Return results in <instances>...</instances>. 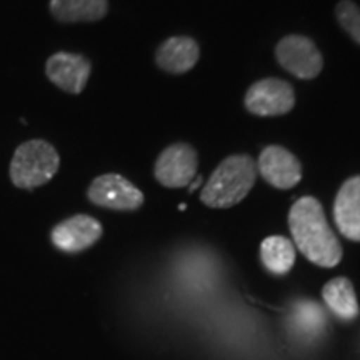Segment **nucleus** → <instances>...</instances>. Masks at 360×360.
<instances>
[{
    "instance_id": "obj_7",
    "label": "nucleus",
    "mask_w": 360,
    "mask_h": 360,
    "mask_svg": "<svg viewBox=\"0 0 360 360\" xmlns=\"http://www.w3.org/2000/svg\"><path fill=\"white\" fill-rule=\"evenodd\" d=\"M89 200L110 210H137L143 204V193L119 174L101 175L90 184Z\"/></svg>"
},
{
    "instance_id": "obj_6",
    "label": "nucleus",
    "mask_w": 360,
    "mask_h": 360,
    "mask_svg": "<svg viewBox=\"0 0 360 360\" xmlns=\"http://www.w3.org/2000/svg\"><path fill=\"white\" fill-rule=\"evenodd\" d=\"M197 167H199V157L195 148L188 143L177 142L160 152L154 174L164 187L177 188L186 187L192 182L197 175Z\"/></svg>"
},
{
    "instance_id": "obj_5",
    "label": "nucleus",
    "mask_w": 360,
    "mask_h": 360,
    "mask_svg": "<svg viewBox=\"0 0 360 360\" xmlns=\"http://www.w3.org/2000/svg\"><path fill=\"white\" fill-rule=\"evenodd\" d=\"M294 87L281 79L259 80L245 94L247 110L259 117L283 115L294 109Z\"/></svg>"
},
{
    "instance_id": "obj_1",
    "label": "nucleus",
    "mask_w": 360,
    "mask_h": 360,
    "mask_svg": "<svg viewBox=\"0 0 360 360\" xmlns=\"http://www.w3.org/2000/svg\"><path fill=\"white\" fill-rule=\"evenodd\" d=\"M289 227L294 242L305 259L319 267L332 269L342 260V245L327 222L315 197H302L292 205Z\"/></svg>"
},
{
    "instance_id": "obj_8",
    "label": "nucleus",
    "mask_w": 360,
    "mask_h": 360,
    "mask_svg": "<svg viewBox=\"0 0 360 360\" xmlns=\"http://www.w3.org/2000/svg\"><path fill=\"white\" fill-rule=\"evenodd\" d=\"M92 64L80 53L57 52L45 64L49 80L67 94H80L87 85Z\"/></svg>"
},
{
    "instance_id": "obj_11",
    "label": "nucleus",
    "mask_w": 360,
    "mask_h": 360,
    "mask_svg": "<svg viewBox=\"0 0 360 360\" xmlns=\"http://www.w3.org/2000/svg\"><path fill=\"white\" fill-rule=\"evenodd\" d=\"M334 219L340 233L360 242V175L345 180L334 202Z\"/></svg>"
},
{
    "instance_id": "obj_15",
    "label": "nucleus",
    "mask_w": 360,
    "mask_h": 360,
    "mask_svg": "<svg viewBox=\"0 0 360 360\" xmlns=\"http://www.w3.org/2000/svg\"><path fill=\"white\" fill-rule=\"evenodd\" d=\"M260 259L269 272L283 276L294 267L295 249L289 238L282 236L267 237L260 245Z\"/></svg>"
},
{
    "instance_id": "obj_2",
    "label": "nucleus",
    "mask_w": 360,
    "mask_h": 360,
    "mask_svg": "<svg viewBox=\"0 0 360 360\" xmlns=\"http://www.w3.org/2000/svg\"><path fill=\"white\" fill-rule=\"evenodd\" d=\"M257 179V164L247 154L231 155L220 162L202 188L200 200L212 209H229L247 197Z\"/></svg>"
},
{
    "instance_id": "obj_3",
    "label": "nucleus",
    "mask_w": 360,
    "mask_h": 360,
    "mask_svg": "<svg viewBox=\"0 0 360 360\" xmlns=\"http://www.w3.org/2000/svg\"><path fill=\"white\" fill-rule=\"evenodd\" d=\"M60 165V157L52 143L29 141L17 147L11 162V180L19 188H35L51 182Z\"/></svg>"
},
{
    "instance_id": "obj_13",
    "label": "nucleus",
    "mask_w": 360,
    "mask_h": 360,
    "mask_svg": "<svg viewBox=\"0 0 360 360\" xmlns=\"http://www.w3.org/2000/svg\"><path fill=\"white\" fill-rule=\"evenodd\" d=\"M109 12V0H51V13L64 24L97 22Z\"/></svg>"
},
{
    "instance_id": "obj_9",
    "label": "nucleus",
    "mask_w": 360,
    "mask_h": 360,
    "mask_svg": "<svg viewBox=\"0 0 360 360\" xmlns=\"http://www.w3.org/2000/svg\"><path fill=\"white\" fill-rule=\"evenodd\" d=\"M259 172L270 186L292 188L302 179V165L292 152L281 146H269L259 155Z\"/></svg>"
},
{
    "instance_id": "obj_10",
    "label": "nucleus",
    "mask_w": 360,
    "mask_h": 360,
    "mask_svg": "<svg viewBox=\"0 0 360 360\" xmlns=\"http://www.w3.org/2000/svg\"><path fill=\"white\" fill-rule=\"evenodd\" d=\"M102 237V225L90 215H74L53 227L52 244L67 254H77L92 247Z\"/></svg>"
},
{
    "instance_id": "obj_12",
    "label": "nucleus",
    "mask_w": 360,
    "mask_h": 360,
    "mask_svg": "<svg viewBox=\"0 0 360 360\" xmlns=\"http://www.w3.org/2000/svg\"><path fill=\"white\" fill-rule=\"evenodd\" d=\"M200 57L199 44L191 37H170L157 49L155 62L169 74H186L193 69Z\"/></svg>"
},
{
    "instance_id": "obj_4",
    "label": "nucleus",
    "mask_w": 360,
    "mask_h": 360,
    "mask_svg": "<svg viewBox=\"0 0 360 360\" xmlns=\"http://www.w3.org/2000/svg\"><path fill=\"white\" fill-rule=\"evenodd\" d=\"M276 57L283 69L295 77L310 80L321 74L323 67L322 53L309 37L287 35L276 47Z\"/></svg>"
},
{
    "instance_id": "obj_17",
    "label": "nucleus",
    "mask_w": 360,
    "mask_h": 360,
    "mask_svg": "<svg viewBox=\"0 0 360 360\" xmlns=\"http://www.w3.org/2000/svg\"><path fill=\"white\" fill-rule=\"evenodd\" d=\"M335 17L342 29L360 44V8L352 0H342L335 7Z\"/></svg>"
},
{
    "instance_id": "obj_14",
    "label": "nucleus",
    "mask_w": 360,
    "mask_h": 360,
    "mask_svg": "<svg viewBox=\"0 0 360 360\" xmlns=\"http://www.w3.org/2000/svg\"><path fill=\"white\" fill-rule=\"evenodd\" d=\"M323 302L342 321L349 322L357 319L359 302L355 295L354 285L349 278L337 277L327 282L322 289Z\"/></svg>"
},
{
    "instance_id": "obj_18",
    "label": "nucleus",
    "mask_w": 360,
    "mask_h": 360,
    "mask_svg": "<svg viewBox=\"0 0 360 360\" xmlns=\"http://www.w3.org/2000/svg\"><path fill=\"white\" fill-rule=\"evenodd\" d=\"M200 184H202V177H200V175H197V177H195V179H193V184H192V186H191V187H188V191H191V192H193V191H195V188H197V187H199V186H200Z\"/></svg>"
},
{
    "instance_id": "obj_16",
    "label": "nucleus",
    "mask_w": 360,
    "mask_h": 360,
    "mask_svg": "<svg viewBox=\"0 0 360 360\" xmlns=\"http://www.w3.org/2000/svg\"><path fill=\"white\" fill-rule=\"evenodd\" d=\"M295 326L302 328L304 334H321L326 326V314L315 302H299L295 307Z\"/></svg>"
}]
</instances>
